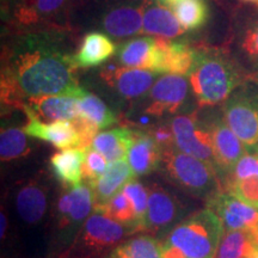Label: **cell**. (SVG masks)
Listing matches in <instances>:
<instances>
[{"label":"cell","instance_id":"obj_35","mask_svg":"<svg viewBox=\"0 0 258 258\" xmlns=\"http://www.w3.org/2000/svg\"><path fill=\"white\" fill-rule=\"evenodd\" d=\"M106 167V159L101 153L91 147L86 148V158L83 166V179H85L86 183H95L105 172Z\"/></svg>","mask_w":258,"mask_h":258},{"label":"cell","instance_id":"obj_26","mask_svg":"<svg viewBox=\"0 0 258 258\" xmlns=\"http://www.w3.org/2000/svg\"><path fill=\"white\" fill-rule=\"evenodd\" d=\"M78 116L85 118L98 129L110 127L117 122L114 112L98 97L85 92L78 98Z\"/></svg>","mask_w":258,"mask_h":258},{"label":"cell","instance_id":"obj_21","mask_svg":"<svg viewBox=\"0 0 258 258\" xmlns=\"http://www.w3.org/2000/svg\"><path fill=\"white\" fill-rule=\"evenodd\" d=\"M115 44L101 32H91L83 38L78 53L72 57L76 67H95L114 55Z\"/></svg>","mask_w":258,"mask_h":258},{"label":"cell","instance_id":"obj_32","mask_svg":"<svg viewBox=\"0 0 258 258\" xmlns=\"http://www.w3.org/2000/svg\"><path fill=\"white\" fill-rule=\"evenodd\" d=\"M27 133L19 128L2 129L0 134V158L2 161H10L24 157L30 148L28 145Z\"/></svg>","mask_w":258,"mask_h":258},{"label":"cell","instance_id":"obj_27","mask_svg":"<svg viewBox=\"0 0 258 258\" xmlns=\"http://www.w3.org/2000/svg\"><path fill=\"white\" fill-rule=\"evenodd\" d=\"M67 0H22L15 16L21 24L30 25L59 12Z\"/></svg>","mask_w":258,"mask_h":258},{"label":"cell","instance_id":"obj_5","mask_svg":"<svg viewBox=\"0 0 258 258\" xmlns=\"http://www.w3.org/2000/svg\"><path fill=\"white\" fill-rule=\"evenodd\" d=\"M224 120L247 152H258V84L235 90L225 102Z\"/></svg>","mask_w":258,"mask_h":258},{"label":"cell","instance_id":"obj_19","mask_svg":"<svg viewBox=\"0 0 258 258\" xmlns=\"http://www.w3.org/2000/svg\"><path fill=\"white\" fill-rule=\"evenodd\" d=\"M86 158V148L76 147L62 150L50 158V167L54 176L67 186L79 185L83 179V166Z\"/></svg>","mask_w":258,"mask_h":258},{"label":"cell","instance_id":"obj_42","mask_svg":"<svg viewBox=\"0 0 258 258\" xmlns=\"http://www.w3.org/2000/svg\"><path fill=\"white\" fill-rule=\"evenodd\" d=\"M239 2L247 3V4H251V5L256 6V8L258 9V0H239Z\"/></svg>","mask_w":258,"mask_h":258},{"label":"cell","instance_id":"obj_37","mask_svg":"<svg viewBox=\"0 0 258 258\" xmlns=\"http://www.w3.org/2000/svg\"><path fill=\"white\" fill-rule=\"evenodd\" d=\"M250 176H258V152L245 153L232 170L230 180L241 179Z\"/></svg>","mask_w":258,"mask_h":258},{"label":"cell","instance_id":"obj_43","mask_svg":"<svg viewBox=\"0 0 258 258\" xmlns=\"http://www.w3.org/2000/svg\"><path fill=\"white\" fill-rule=\"evenodd\" d=\"M249 258H258V247H254Z\"/></svg>","mask_w":258,"mask_h":258},{"label":"cell","instance_id":"obj_39","mask_svg":"<svg viewBox=\"0 0 258 258\" xmlns=\"http://www.w3.org/2000/svg\"><path fill=\"white\" fill-rule=\"evenodd\" d=\"M164 246V258H185L184 254L178 249H176V247H173L172 245H169V244H165L163 245Z\"/></svg>","mask_w":258,"mask_h":258},{"label":"cell","instance_id":"obj_18","mask_svg":"<svg viewBox=\"0 0 258 258\" xmlns=\"http://www.w3.org/2000/svg\"><path fill=\"white\" fill-rule=\"evenodd\" d=\"M16 209L25 224H40L48 211L47 191L38 183H27L16 195Z\"/></svg>","mask_w":258,"mask_h":258},{"label":"cell","instance_id":"obj_3","mask_svg":"<svg viewBox=\"0 0 258 258\" xmlns=\"http://www.w3.org/2000/svg\"><path fill=\"white\" fill-rule=\"evenodd\" d=\"M224 233L220 218L207 208L176 225L166 244L178 249L185 258H215Z\"/></svg>","mask_w":258,"mask_h":258},{"label":"cell","instance_id":"obj_15","mask_svg":"<svg viewBox=\"0 0 258 258\" xmlns=\"http://www.w3.org/2000/svg\"><path fill=\"white\" fill-rule=\"evenodd\" d=\"M108 84L125 98H137L152 89L154 73L147 70L131 67H114L102 74Z\"/></svg>","mask_w":258,"mask_h":258},{"label":"cell","instance_id":"obj_9","mask_svg":"<svg viewBox=\"0 0 258 258\" xmlns=\"http://www.w3.org/2000/svg\"><path fill=\"white\" fill-rule=\"evenodd\" d=\"M22 109L28 117L27 124L23 128L28 135L47 141L60 150L83 147L82 137L73 121H56L46 123L38 120L27 106H22Z\"/></svg>","mask_w":258,"mask_h":258},{"label":"cell","instance_id":"obj_20","mask_svg":"<svg viewBox=\"0 0 258 258\" xmlns=\"http://www.w3.org/2000/svg\"><path fill=\"white\" fill-rule=\"evenodd\" d=\"M135 132L127 128H115L97 133L91 143V148L99 152L108 163L125 159L133 144Z\"/></svg>","mask_w":258,"mask_h":258},{"label":"cell","instance_id":"obj_7","mask_svg":"<svg viewBox=\"0 0 258 258\" xmlns=\"http://www.w3.org/2000/svg\"><path fill=\"white\" fill-rule=\"evenodd\" d=\"M220 218L226 230L249 233L258 246V209L234 198L230 192H220L209 201V207Z\"/></svg>","mask_w":258,"mask_h":258},{"label":"cell","instance_id":"obj_16","mask_svg":"<svg viewBox=\"0 0 258 258\" xmlns=\"http://www.w3.org/2000/svg\"><path fill=\"white\" fill-rule=\"evenodd\" d=\"M135 173L125 159L109 163L105 172L92 183L91 188L95 195V207H101L111 200L116 194L122 191L127 183L133 180Z\"/></svg>","mask_w":258,"mask_h":258},{"label":"cell","instance_id":"obj_23","mask_svg":"<svg viewBox=\"0 0 258 258\" xmlns=\"http://www.w3.org/2000/svg\"><path fill=\"white\" fill-rule=\"evenodd\" d=\"M103 25L105 31L115 37L134 36L143 30V9L127 6L112 10L105 16Z\"/></svg>","mask_w":258,"mask_h":258},{"label":"cell","instance_id":"obj_4","mask_svg":"<svg viewBox=\"0 0 258 258\" xmlns=\"http://www.w3.org/2000/svg\"><path fill=\"white\" fill-rule=\"evenodd\" d=\"M163 163L167 176L177 185L196 198L211 201L222 192L217 167L207 161L167 147L163 151Z\"/></svg>","mask_w":258,"mask_h":258},{"label":"cell","instance_id":"obj_11","mask_svg":"<svg viewBox=\"0 0 258 258\" xmlns=\"http://www.w3.org/2000/svg\"><path fill=\"white\" fill-rule=\"evenodd\" d=\"M207 128L211 133L217 169L231 173L235 164L245 154L246 148L222 118H214L207 124Z\"/></svg>","mask_w":258,"mask_h":258},{"label":"cell","instance_id":"obj_38","mask_svg":"<svg viewBox=\"0 0 258 258\" xmlns=\"http://www.w3.org/2000/svg\"><path fill=\"white\" fill-rule=\"evenodd\" d=\"M151 134L153 135V138L156 139L157 143L159 144L160 146L164 148V150L167 147H171V145L172 144H175V138H173L172 129H170L167 127L158 128Z\"/></svg>","mask_w":258,"mask_h":258},{"label":"cell","instance_id":"obj_10","mask_svg":"<svg viewBox=\"0 0 258 258\" xmlns=\"http://www.w3.org/2000/svg\"><path fill=\"white\" fill-rule=\"evenodd\" d=\"M189 83L183 76L166 74L154 83L150 92V105L147 112L161 116L166 112L175 114L188 95Z\"/></svg>","mask_w":258,"mask_h":258},{"label":"cell","instance_id":"obj_34","mask_svg":"<svg viewBox=\"0 0 258 258\" xmlns=\"http://www.w3.org/2000/svg\"><path fill=\"white\" fill-rule=\"evenodd\" d=\"M228 192L246 205L258 209V176L230 180Z\"/></svg>","mask_w":258,"mask_h":258},{"label":"cell","instance_id":"obj_17","mask_svg":"<svg viewBox=\"0 0 258 258\" xmlns=\"http://www.w3.org/2000/svg\"><path fill=\"white\" fill-rule=\"evenodd\" d=\"M164 148L151 133L135 132L133 144L128 151V163L135 176H145L154 171L163 161Z\"/></svg>","mask_w":258,"mask_h":258},{"label":"cell","instance_id":"obj_24","mask_svg":"<svg viewBox=\"0 0 258 258\" xmlns=\"http://www.w3.org/2000/svg\"><path fill=\"white\" fill-rule=\"evenodd\" d=\"M144 32L161 38H173L184 32V28L169 9L153 6L144 14Z\"/></svg>","mask_w":258,"mask_h":258},{"label":"cell","instance_id":"obj_31","mask_svg":"<svg viewBox=\"0 0 258 258\" xmlns=\"http://www.w3.org/2000/svg\"><path fill=\"white\" fill-rule=\"evenodd\" d=\"M71 196V213H70V226L79 225L95 207V195L89 183H80L79 185L72 186L70 190Z\"/></svg>","mask_w":258,"mask_h":258},{"label":"cell","instance_id":"obj_36","mask_svg":"<svg viewBox=\"0 0 258 258\" xmlns=\"http://www.w3.org/2000/svg\"><path fill=\"white\" fill-rule=\"evenodd\" d=\"M245 59L253 69L258 70V21L253 22L244 31L239 43Z\"/></svg>","mask_w":258,"mask_h":258},{"label":"cell","instance_id":"obj_25","mask_svg":"<svg viewBox=\"0 0 258 258\" xmlns=\"http://www.w3.org/2000/svg\"><path fill=\"white\" fill-rule=\"evenodd\" d=\"M108 258H164V246L150 235H140L112 249Z\"/></svg>","mask_w":258,"mask_h":258},{"label":"cell","instance_id":"obj_29","mask_svg":"<svg viewBox=\"0 0 258 258\" xmlns=\"http://www.w3.org/2000/svg\"><path fill=\"white\" fill-rule=\"evenodd\" d=\"M93 209H95L93 212H98L105 217L110 218L111 220L120 222L125 227H128L129 230H139L134 207L128 196L123 192V190L116 194L114 198L109 200L105 205Z\"/></svg>","mask_w":258,"mask_h":258},{"label":"cell","instance_id":"obj_33","mask_svg":"<svg viewBox=\"0 0 258 258\" xmlns=\"http://www.w3.org/2000/svg\"><path fill=\"white\" fill-rule=\"evenodd\" d=\"M123 192L131 200L134 207L135 215H137V222L139 231L146 230L147 228V209H148V199L147 190L138 180H131L123 188Z\"/></svg>","mask_w":258,"mask_h":258},{"label":"cell","instance_id":"obj_41","mask_svg":"<svg viewBox=\"0 0 258 258\" xmlns=\"http://www.w3.org/2000/svg\"><path fill=\"white\" fill-rule=\"evenodd\" d=\"M158 2L160 3L161 5H165V6H175L176 4H178L179 2H182V0H158Z\"/></svg>","mask_w":258,"mask_h":258},{"label":"cell","instance_id":"obj_30","mask_svg":"<svg viewBox=\"0 0 258 258\" xmlns=\"http://www.w3.org/2000/svg\"><path fill=\"white\" fill-rule=\"evenodd\" d=\"M173 14L184 30H196L208 19V6L205 0H182L173 6Z\"/></svg>","mask_w":258,"mask_h":258},{"label":"cell","instance_id":"obj_2","mask_svg":"<svg viewBox=\"0 0 258 258\" xmlns=\"http://www.w3.org/2000/svg\"><path fill=\"white\" fill-rule=\"evenodd\" d=\"M190 86L201 105H217L227 101L238 88L241 76L234 61L217 49L196 51L189 73Z\"/></svg>","mask_w":258,"mask_h":258},{"label":"cell","instance_id":"obj_13","mask_svg":"<svg viewBox=\"0 0 258 258\" xmlns=\"http://www.w3.org/2000/svg\"><path fill=\"white\" fill-rule=\"evenodd\" d=\"M182 214L178 200L160 185H152L148 194L147 228L152 231L166 230Z\"/></svg>","mask_w":258,"mask_h":258},{"label":"cell","instance_id":"obj_40","mask_svg":"<svg viewBox=\"0 0 258 258\" xmlns=\"http://www.w3.org/2000/svg\"><path fill=\"white\" fill-rule=\"evenodd\" d=\"M2 239H5V235H6V231H8V218H6L4 211L2 212Z\"/></svg>","mask_w":258,"mask_h":258},{"label":"cell","instance_id":"obj_28","mask_svg":"<svg viewBox=\"0 0 258 258\" xmlns=\"http://www.w3.org/2000/svg\"><path fill=\"white\" fill-rule=\"evenodd\" d=\"M254 247L258 246L249 233L226 230L215 258H249Z\"/></svg>","mask_w":258,"mask_h":258},{"label":"cell","instance_id":"obj_12","mask_svg":"<svg viewBox=\"0 0 258 258\" xmlns=\"http://www.w3.org/2000/svg\"><path fill=\"white\" fill-rule=\"evenodd\" d=\"M196 50L183 42H171L167 38H156V57L153 73L185 76L195 61Z\"/></svg>","mask_w":258,"mask_h":258},{"label":"cell","instance_id":"obj_14","mask_svg":"<svg viewBox=\"0 0 258 258\" xmlns=\"http://www.w3.org/2000/svg\"><path fill=\"white\" fill-rule=\"evenodd\" d=\"M22 106H27L38 120L46 123L73 121L78 117V98L71 96L34 97Z\"/></svg>","mask_w":258,"mask_h":258},{"label":"cell","instance_id":"obj_6","mask_svg":"<svg viewBox=\"0 0 258 258\" xmlns=\"http://www.w3.org/2000/svg\"><path fill=\"white\" fill-rule=\"evenodd\" d=\"M175 145L179 151L215 165L211 133L207 125L198 124L194 116H176L171 122Z\"/></svg>","mask_w":258,"mask_h":258},{"label":"cell","instance_id":"obj_1","mask_svg":"<svg viewBox=\"0 0 258 258\" xmlns=\"http://www.w3.org/2000/svg\"><path fill=\"white\" fill-rule=\"evenodd\" d=\"M72 57L55 48L29 43L10 60L2 76V99L22 106L23 98L42 96H71L79 98L80 88Z\"/></svg>","mask_w":258,"mask_h":258},{"label":"cell","instance_id":"obj_22","mask_svg":"<svg viewBox=\"0 0 258 258\" xmlns=\"http://www.w3.org/2000/svg\"><path fill=\"white\" fill-rule=\"evenodd\" d=\"M156 57V38L141 37L127 42L120 48L117 60L124 67L152 72Z\"/></svg>","mask_w":258,"mask_h":258},{"label":"cell","instance_id":"obj_8","mask_svg":"<svg viewBox=\"0 0 258 258\" xmlns=\"http://www.w3.org/2000/svg\"><path fill=\"white\" fill-rule=\"evenodd\" d=\"M128 233H131L128 227L95 212L84 222L79 239L84 247L91 250L92 254V252L110 250Z\"/></svg>","mask_w":258,"mask_h":258}]
</instances>
